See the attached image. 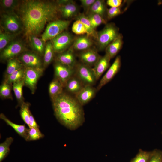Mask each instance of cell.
<instances>
[{"label":"cell","mask_w":162,"mask_h":162,"mask_svg":"<svg viewBox=\"0 0 162 162\" xmlns=\"http://www.w3.org/2000/svg\"><path fill=\"white\" fill-rule=\"evenodd\" d=\"M17 10L28 37L40 34L47 23L58 19L59 13L56 2L39 0L22 1Z\"/></svg>","instance_id":"1"},{"label":"cell","mask_w":162,"mask_h":162,"mask_svg":"<svg viewBox=\"0 0 162 162\" xmlns=\"http://www.w3.org/2000/svg\"><path fill=\"white\" fill-rule=\"evenodd\" d=\"M52 100L55 115L62 124L71 130L82 124L84 111L76 98L63 92Z\"/></svg>","instance_id":"2"},{"label":"cell","mask_w":162,"mask_h":162,"mask_svg":"<svg viewBox=\"0 0 162 162\" xmlns=\"http://www.w3.org/2000/svg\"><path fill=\"white\" fill-rule=\"evenodd\" d=\"M0 22L2 29L8 33L16 35L23 30L21 21L14 11L3 12Z\"/></svg>","instance_id":"3"},{"label":"cell","mask_w":162,"mask_h":162,"mask_svg":"<svg viewBox=\"0 0 162 162\" xmlns=\"http://www.w3.org/2000/svg\"><path fill=\"white\" fill-rule=\"evenodd\" d=\"M120 34L119 28L114 23L106 24L102 30L98 32L96 40L99 49L100 50H105Z\"/></svg>","instance_id":"4"},{"label":"cell","mask_w":162,"mask_h":162,"mask_svg":"<svg viewBox=\"0 0 162 162\" xmlns=\"http://www.w3.org/2000/svg\"><path fill=\"white\" fill-rule=\"evenodd\" d=\"M70 21L59 19L49 23L41 35V39L45 42L50 40L64 31L69 26Z\"/></svg>","instance_id":"5"},{"label":"cell","mask_w":162,"mask_h":162,"mask_svg":"<svg viewBox=\"0 0 162 162\" xmlns=\"http://www.w3.org/2000/svg\"><path fill=\"white\" fill-rule=\"evenodd\" d=\"M25 50V46L22 42L14 40L1 52V59L8 61L16 58V57L26 51Z\"/></svg>","instance_id":"6"},{"label":"cell","mask_w":162,"mask_h":162,"mask_svg":"<svg viewBox=\"0 0 162 162\" xmlns=\"http://www.w3.org/2000/svg\"><path fill=\"white\" fill-rule=\"evenodd\" d=\"M75 74L84 86H92L97 80L92 69L83 63L76 65Z\"/></svg>","instance_id":"7"},{"label":"cell","mask_w":162,"mask_h":162,"mask_svg":"<svg viewBox=\"0 0 162 162\" xmlns=\"http://www.w3.org/2000/svg\"><path fill=\"white\" fill-rule=\"evenodd\" d=\"M73 37L69 32L64 31L50 40L54 52L59 53L66 50L73 41Z\"/></svg>","instance_id":"8"},{"label":"cell","mask_w":162,"mask_h":162,"mask_svg":"<svg viewBox=\"0 0 162 162\" xmlns=\"http://www.w3.org/2000/svg\"><path fill=\"white\" fill-rule=\"evenodd\" d=\"M44 69L25 67L24 85L30 89L32 94L35 92L38 81L43 74Z\"/></svg>","instance_id":"9"},{"label":"cell","mask_w":162,"mask_h":162,"mask_svg":"<svg viewBox=\"0 0 162 162\" xmlns=\"http://www.w3.org/2000/svg\"><path fill=\"white\" fill-rule=\"evenodd\" d=\"M17 58L26 68H42L43 65L39 55L36 52L25 51Z\"/></svg>","instance_id":"10"},{"label":"cell","mask_w":162,"mask_h":162,"mask_svg":"<svg viewBox=\"0 0 162 162\" xmlns=\"http://www.w3.org/2000/svg\"><path fill=\"white\" fill-rule=\"evenodd\" d=\"M54 68L56 78L65 87L68 81L75 74V68L62 64L56 61Z\"/></svg>","instance_id":"11"},{"label":"cell","mask_w":162,"mask_h":162,"mask_svg":"<svg viewBox=\"0 0 162 162\" xmlns=\"http://www.w3.org/2000/svg\"><path fill=\"white\" fill-rule=\"evenodd\" d=\"M121 66V59L120 56H117L107 71L101 79L96 89L99 91L114 77L119 71Z\"/></svg>","instance_id":"12"},{"label":"cell","mask_w":162,"mask_h":162,"mask_svg":"<svg viewBox=\"0 0 162 162\" xmlns=\"http://www.w3.org/2000/svg\"><path fill=\"white\" fill-rule=\"evenodd\" d=\"M56 2L58 6L59 13L63 17L69 18L77 14L78 8L73 1L57 0Z\"/></svg>","instance_id":"13"},{"label":"cell","mask_w":162,"mask_h":162,"mask_svg":"<svg viewBox=\"0 0 162 162\" xmlns=\"http://www.w3.org/2000/svg\"><path fill=\"white\" fill-rule=\"evenodd\" d=\"M96 89L92 86H84L76 95V98L82 106L88 103L95 96Z\"/></svg>","instance_id":"14"},{"label":"cell","mask_w":162,"mask_h":162,"mask_svg":"<svg viewBox=\"0 0 162 162\" xmlns=\"http://www.w3.org/2000/svg\"><path fill=\"white\" fill-rule=\"evenodd\" d=\"M56 61L70 68H75L76 61L73 49L70 48L61 53H58Z\"/></svg>","instance_id":"15"},{"label":"cell","mask_w":162,"mask_h":162,"mask_svg":"<svg viewBox=\"0 0 162 162\" xmlns=\"http://www.w3.org/2000/svg\"><path fill=\"white\" fill-rule=\"evenodd\" d=\"M110 59V57L105 54L104 56H100L92 68L97 80L109 67Z\"/></svg>","instance_id":"16"},{"label":"cell","mask_w":162,"mask_h":162,"mask_svg":"<svg viewBox=\"0 0 162 162\" xmlns=\"http://www.w3.org/2000/svg\"><path fill=\"white\" fill-rule=\"evenodd\" d=\"M100 57L96 51L90 49L83 51L79 55L82 63L90 67L94 66Z\"/></svg>","instance_id":"17"},{"label":"cell","mask_w":162,"mask_h":162,"mask_svg":"<svg viewBox=\"0 0 162 162\" xmlns=\"http://www.w3.org/2000/svg\"><path fill=\"white\" fill-rule=\"evenodd\" d=\"M123 44V36L120 34L105 49L106 54L112 59L115 57L122 49Z\"/></svg>","instance_id":"18"},{"label":"cell","mask_w":162,"mask_h":162,"mask_svg":"<svg viewBox=\"0 0 162 162\" xmlns=\"http://www.w3.org/2000/svg\"><path fill=\"white\" fill-rule=\"evenodd\" d=\"M93 42L90 37L83 36L77 38L74 41L73 49L77 51H85L89 49Z\"/></svg>","instance_id":"19"},{"label":"cell","mask_w":162,"mask_h":162,"mask_svg":"<svg viewBox=\"0 0 162 162\" xmlns=\"http://www.w3.org/2000/svg\"><path fill=\"white\" fill-rule=\"evenodd\" d=\"M106 4L104 0H96L88 10V12L98 14L107 20L108 9Z\"/></svg>","instance_id":"20"},{"label":"cell","mask_w":162,"mask_h":162,"mask_svg":"<svg viewBox=\"0 0 162 162\" xmlns=\"http://www.w3.org/2000/svg\"><path fill=\"white\" fill-rule=\"evenodd\" d=\"M84 86L81 80L75 75L72 76L68 81L65 87L68 92L76 94Z\"/></svg>","instance_id":"21"},{"label":"cell","mask_w":162,"mask_h":162,"mask_svg":"<svg viewBox=\"0 0 162 162\" xmlns=\"http://www.w3.org/2000/svg\"><path fill=\"white\" fill-rule=\"evenodd\" d=\"M0 118L4 121L8 125L12 127L17 134L26 140L28 129L26 128L25 124L19 125L13 123L2 113L0 115Z\"/></svg>","instance_id":"22"},{"label":"cell","mask_w":162,"mask_h":162,"mask_svg":"<svg viewBox=\"0 0 162 162\" xmlns=\"http://www.w3.org/2000/svg\"><path fill=\"white\" fill-rule=\"evenodd\" d=\"M28 38L30 44L32 48L39 55H44L46 44L45 42L36 36H30Z\"/></svg>","instance_id":"23"},{"label":"cell","mask_w":162,"mask_h":162,"mask_svg":"<svg viewBox=\"0 0 162 162\" xmlns=\"http://www.w3.org/2000/svg\"><path fill=\"white\" fill-rule=\"evenodd\" d=\"M64 87L57 79H54L50 83L49 87V93L51 99L62 93Z\"/></svg>","instance_id":"24"},{"label":"cell","mask_w":162,"mask_h":162,"mask_svg":"<svg viewBox=\"0 0 162 162\" xmlns=\"http://www.w3.org/2000/svg\"><path fill=\"white\" fill-rule=\"evenodd\" d=\"M83 24L87 31V36L88 37H92L97 39L98 32L92 27L91 24L86 16L84 14H80L77 17Z\"/></svg>","instance_id":"25"},{"label":"cell","mask_w":162,"mask_h":162,"mask_svg":"<svg viewBox=\"0 0 162 162\" xmlns=\"http://www.w3.org/2000/svg\"><path fill=\"white\" fill-rule=\"evenodd\" d=\"M7 61L5 78L15 71L24 67L17 58L11 59Z\"/></svg>","instance_id":"26"},{"label":"cell","mask_w":162,"mask_h":162,"mask_svg":"<svg viewBox=\"0 0 162 162\" xmlns=\"http://www.w3.org/2000/svg\"><path fill=\"white\" fill-rule=\"evenodd\" d=\"M54 52L51 41L47 42L45 44L44 54L43 66H48L53 60Z\"/></svg>","instance_id":"27"},{"label":"cell","mask_w":162,"mask_h":162,"mask_svg":"<svg viewBox=\"0 0 162 162\" xmlns=\"http://www.w3.org/2000/svg\"><path fill=\"white\" fill-rule=\"evenodd\" d=\"M21 1L17 0H1L0 6L3 12H14L17 9Z\"/></svg>","instance_id":"28"},{"label":"cell","mask_w":162,"mask_h":162,"mask_svg":"<svg viewBox=\"0 0 162 162\" xmlns=\"http://www.w3.org/2000/svg\"><path fill=\"white\" fill-rule=\"evenodd\" d=\"M25 86L24 79L13 84V89L16 98L20 106L24 102L23 87Z\"/></svg>","instance_id":"29"},{"label":"cell","mask_w":162,"mask_h":162,"mask_svg":"<svg viewBox=\"0 0 162 162\" xmlns=\"http://www.w3.org/2000/svg\"><path fill=\"white\" fill-rule=\"evenodd\" d=\"M25 67L19 69L5 78L4 81L12 84L14 83L24 79Z\"/></svg>","instance_id":"30"},{"label":"cell","mask_w":162,"mask_h":162,"mask_svg":"<svg viewBox=\"0 0 162 162\" xmlns=\"http://www.w3.org/2000/svg\"><path fill=\"white\" fill-rule=\"evenodd\" d=\"M14 139L11 137L7 138L5 140L0 144V162L8 155L10 152V146L13 142Z\"/></svg>","instance_id":"31"},{"label":"cell","mask_w":162,"mask_h":162,"mask_svg":"<svg viewBox=\"0 0 162 162\" xmlns=\"http://www.w3.org/2000/svg\"><path fill=\"white\" fill-rule=\"evenodd\" d=\"M16 35L0 31V50L1 52L10 43L14 40Z\"/></svg>","instance_id":"32"},{"label":"cell","mask_w":162,"mask_h":162,"mask_svg":"<svg viewBox=\"0 0 162 162\" xmlns=\"http://www.w3.org/2000/svg\"><path fill=\"white\" fill-rule=\"evenodd\" d=\"M152 153V151H144L140 149L137 154L130 162H148Z\"/></svg>","instance_id":"33"},{"label":"cell","mask_w":162,"mask_h":162,"mask_svg":"<svg viewBox=\"0 0 162 162\" xmlns=\"http://www.w3.org/2000/svg\"><path fill=\"white\" fill-rule=\"evenodd\" d=\"M86 16L92 27L95 29L97 27L101 24H106V20L98 14L88 12Z\"/></svg>","instance_id":"34"},{"label":"cell","mask_w":162,"mask_h":162,"mask_svg":"<svg viewBox=\"0 0 162 162\" xmlns=\"http://www.w3.org/2000/svg\"><path fill=\"white\" fill-rule=\"evenodd\" d=\"M30 104L28 102H24L20 105V111L21 116L24 121L28 126L29 125L30 113L29 108Z\"/></svg>","instance_id":"35"},{"label":"cell","mask_w":162,"mask_h":162,"mask_svg":"<svg viewBox=\"0 0 162 162\" xmlns=\"http://www.w3.org/2000/svg\"><path fill=\"white\" fill-rule=\"evenodd\" d=\"M44 135L39 129L36 128H29L28 129V134L26 141L35 140L43 138Z\"/></svg>","instance_id":"36"},{"label":"cell","mask_w":162,"mask_h":162,"mask_svg":"<svg viewBox=\"0 0 162 162\" xmlns=\"http://www.w3.org/2000/svg\"><path fill=\"white\" fill-rule=\"evenodd\" d=\"M11 84L4 81L0 87V96L3 99H12L11 94Z\"/></svg>","instance_id":"37"},{"label":"cell","mask_w":162,"mask_h":162,"mask_svg":"<svg viewBox=\"0 0 162 162\" xmlns=\"http://www.w3.org/2000/svg\"><path fill=\"white\" fill-rule=\"evenodd\" d=\"M72 31L76 34L81 35L87 34L86 28L80 20H77L73 23L72 28Z\"/></svg>","instance_id":"38"},{"label":"cell","mask_w":162,"mask_h":162,"mask_svg":"<svg viewBox=\"0 0 162 162\" xmlns=\"http://www.w3.org/2000/svg\"><path fill=\"white\" fill-rule=\"evenodd\" d=\"M121 5L118 7L111 8L108 9L107 11V19L110 20L122 14L123 11L122 10Z\"/></svg>","instance_id":"39"},{"label":"cell","mask_w":162,"mask_h":162,"mask_svg":"<svg viewBox=\"0 0 162 162\" xmlns=\"http://www.w3.org/2000/svg\"><path fill=\"white\" fill-rule=\"evenodd\" d=\"M148 162H162V151L157 149L152 151Z\"/></svg>","instance_id":"40"},{"label":"cell","mask_w":162,"mask_h":162,"mask_svg":"<svg viewBox=\"0 0 162 162\" xmlns=\"http://www.w3.org/2000/svg\"><path fill=\"white\" fill-rule=\"evenodd\" d=\"M122 0H108L106 4L111 8L118 7L122 5Z\"/></svg>","instance_id":"41"},{"label":"cell","mask_w":162,"mask_h":162,"mask_svg":"<svg viewBox=\"0 0 162 162\" xmlns=\"http://www.w3.org/2000/svg\"><path fill=\"white\" fill-rule=\"evenodd\" d=\"M96 0H81L80 2L82 6L86 10H89L95 3Z\"/></svg>","instance_id":"42"},{"label":"cell","mask_w":162,"mask_h":162,"mask_svg":"<svg viewBox=\"0 0 162 162\" xmlns=\"http://www.w3.org/2000/svg\"><path fill=\"white\" fill-rule=\"evenodd\" d=\"M28 127L29 128H39L31 111L30 113L29 125Z\"/></svg>","instance_id":"43"},{"label":"cell","mask_w":162,"mask_h":162,"mask_svg":"<svg viewBox=\"0 0 162 162\" xmlns=\"http://www.w3.org/2000/svg\"></svg>","instance_id":"44"}]
</instances>
